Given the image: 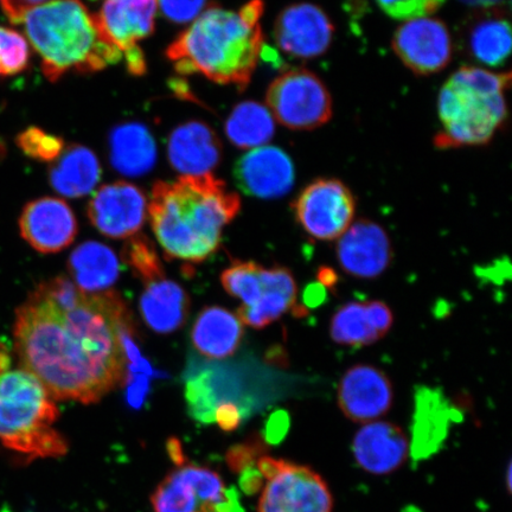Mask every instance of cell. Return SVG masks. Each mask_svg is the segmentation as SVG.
<instances>
[{
  "mask_svg": "<svg viewBox=\"0 0 512 512\" xmlns=\"http://www.w3.org/2000/svg\"><path fill=\"white\" fill-rule=\"evenodd\" d=\"M130 326L117 292L86 293L61 275L38 285L18 307L15 351L51 398L91 405L124 383Z\"/></svg>",
  "mask_w": 512,
  "mask_h": 512,
  "instance_id": "1",
  "label": "cell"
},
{
  "mask_svg": "<svg viewBox=\"0 0 512 512\" xmlns=\"http://www.w3.org/2000/svg\"><path fill=\"white\" fill-rule=\"evenodd\" d=\"M240 209L239 195L211 174L157 182L149 204L153 233L166 255L191 262L216 252Z\"/></svg>",
  "mask_w": 512,
  "mask_h": 512,
  "instance_id": "2",
  "label": "cell"
},
{
  "mask_svg": "<svg viewBox=\"0 0 512 512\" xmlns=\"http://www.w3.org/2000/svg\"><path fill=\"white\" fill-rule=\"evenodd\" d=\"M264 9L262 0H249L238 11L209 8L170 44L166 57L179 75L201 74L245 91L264 47Z\"/></svg>",
  "mask_w": 512,
  "mask_h": 512,
  "instance_id": "3",
  "label": "cell"
},
{
  "mask_svg": "<svg viewBox=\"0 0 512 512\" xmlns=\"http://www.w3.org/2000/svg\"><path fill=\"white\" fill-rule=\"evenodd\" d=\"M22 24L51 82L72 72H101L123 57L81 0H53L38 6L25 15Z\"/></svg>",
  "mask_w": 512,
  "mask_h": 512,
  "instance_id": "4",
  "label": "cell"
},
{
  "mask_svg": "<svg viewBox=\"0 0 512 512\" xmlns=\"http://www.w3.org/2000/svg\"><path fill=\"white\" fill-rule=\"evenodd\" d=\"M511 74L462 67L445 82L438 100L441 130L434 144L440 150L491 142L508 117L505 92Z\"/></svg>",
  "mask_w": 512,
  "mask_h": 512,
  "instance_id": "5",
  "label": "cell"
},
{
  "mask_svg": "<svg viewBox=\"0 0 512 512\" xmlns=\"http://www.w3.org/2000/svg\"><path fill=\"white\" fill-rule=\"evenodd\" d=\"M59 407L48 390L24 369H11L0 350V444L29 458L66 456L69 444L55 430Z\"/></svg>",
  "mask_w": 512,
  "mask_h": 512,
  "instance_id": "6",
  "label": "cell"
},
{
  "mask_svg": "<svg viewBox=\"0 0 512 512\" xmlns=\"http://www.w3.org/2000/svg\"><path fill=\"white\" fill-rule=\"evenodd\" d=\"M256 466L265 480L259 512H332L329 486L310 467L270 456L261 457Z\"/></svg>",
  "mask_w": 512,
  "mask_h": 512,
  "instance_id": "7",
  "label": "cell"
},
{
  "mask_svg": "<svg viewBox=\"0 0 512 512\" xmlns=\"http://www.w3.org/2000/svg\"><path fill=\"white\" fill-rule=\"evenodd\" d=\"M151 503L155 512H245L219 473L182 462L157 486Z\"/></svg>",
  "mask_w": 512,
  "mask_h": 512,
  "instance_id": "8",
  "label": "cell"
},
{
  "mask_svg": "<svg viewBox=\"0 0 512 512\" xmlns=\"http://www.w3.org/2000/svg\"><path fill=\"white\" fill-rule=\"evenodd\" d=\"M267 108L279 124L296 131H311L332 117V99L324 82L310 70H286L266 93Z\"/></svg>",
  "mask_w": 512,
  "mask_h": 512,
  "instance_id": "9",
  "label": "cell"
},
{
  "mask_svg": "<svg viewBox=\"0 0 512 512\" xmlns=\"http://www.w3.org/2000/svg\"><path fill=\"white\" fill-rule=\"evenodd\" d=\"M293 210L300 226L312 238L332 241L341 238L351 226L356 201L343 182L320 178L300 192Z\"/></svg>",
  "mask_w": 512,
  "mask_h": 512,
  "instance_id": "10",
  "label": "cell"
},
{
  "mask_svg": "<svg viewBox=\"0 0 512 512\" xmlns=\"http://www.w3.org/2000/svg\"><path fill=\"white\" fill-rule=\"evenodd\" d=\"M392 44L401 62L416 75L439 73L452 60V37L439 19L426 17L403 23Z\"/></svg>",
  "mask_w": 512,
  "mask_h": 512,
  "instance_id": "11",
  "label": "cell"
},
{
  "mask_svg": "<svg viewBox=\"0 0 512 512\" xmlns=\"http://www.w3.org/2000/svg\"><path fill=\"white\" fill-rule=\"evenodd\" d=\"M335 27L323 9L311 3H297L280 12L274 24V41L293 59L312 60L329 50Z\"/></svg>",
  "mask_w": 512,
  "mask_h": 512,
  "instance_id": "12",
  "label": "cell"
},
{
  "mask_svg": "<svg viewBox=\"0 0 512 512\" xmlns=\"http://www.w3.org/2000/svg\"><path fill=\"white\" fill-rule=\"evenodd\" d=\"M147 202L143 191L127 182L106 184L88 203V217L102 235L127 239L136 235L146 219Z\"/></svg>",
  "mask_w": 512,
  "mask_h": 512,
  "instance_id": "13",
  "label": "cell"
},
{
  "mask_svg": "<svg viewBox=\"0 0 512 512\" xmlns=\"http://www.w3.org/2000/svg\"><path fill=\"white\" fill-rule=\"evenodd\" d=\"M233 174L242 192L261 200L284 197L296 179L291 157L277 146L249 151L235 163Z\"/></svg>",
  "mask_w": 512,
  "mask_h": 512,
  "instance_id": "14",
  "label": "cell"
},
{
  "mask_svg": "<svg viewBox=\"0 0 512 512\" xmlns=\"http://www.w3.org/2000/svg\"><path fill=\"white\" fill-rule=\"evenodd\" d=\"M22 238L43 254L63 251L78 235L72 208L60 198L42 197L24 207L19 217Z\"/></svg>",
  "mask_w": 512,
  "mask_h": 512,
  "instance_id": "15",
  "label": "cell"
},
{
  "mask_svg": "<svg viewBox=\"0 0 512 512\" xmlns=\"http://www.w3.org/2000/svg\"><path fill=\"white\" fill-rule=\"evenodd\" d=\"M393 401L394 390L388 376L368 364L350 368L339 383L338 405L351 421H374L389 412Z\"/></svg>",
  "mask_w": 512,
  "mask_h": 512,
  "instance_id": "16",
  "label": "cell"
},
{
  "mask_svg": "<svg viewBox=\"0 0 512 512\" xmlns=\"http://www.w3.org/2000/svg\"><path fill=\"white\" fill-rule=\"evenodd\" d=\"M389 236L379 224L360 220L351 224L337 243V259L345 273L361 279H374L392 261Z\"/></svg>",
  "mask_w": 512,
  "mask_h": 512,
  "instance_id": "17",
  "label": "cell"
},
{
  "mask_svg": "<svg viewBox=\"0 0 512 512\" xmlns=\"http://www.w3.org/2000/svg\"><path fill=\"white\" fill-rule=\"evenodd\" d=\"M158 0H105L95 15L102 34L125 57L142 51L139 42L155 30Z\"/></svg>",
  "mask_w": 512,
  "mask_h": 512,
  "instance_id": "18",
  "label": "cell"
},
{
  "mask_svg": "<svg viewBox=\"0 0 512 512\" xmlns=\"http://www.w3.org/2000/svg\"><path fill=\"white\" fill-rule=\"evenodd\" d=\"M352 453L364 471L389 475L406 463L409 443L399 426L384 421L370 422L356 433Z\"/></svg>",
  "mask_w": 512,
  "mask_h": 512,
  "instance_id": "19",
  "label": "cell"
},
{
  "mask_svg": "<svg viewBox=\"0 0 512 512\" xmlns=\"http://www.w3.org/2000/svg\"><path fill=\"white\" fill-rule=\"evenodd\" d=\"M222 152L219 136L202 121L178 126L168 144L169 162L183 176L210 174L220 164Z\"/></svg>",
  "mask_w": 512,
  "mask_h": 512,
  "instance_id": "20",
  "label": "cell"
},
{
  "mask_svg": "<svg viewBox=\"0 0 512 512\" xmlns=\"http://www.w3.org/2000/svg\"><path fill=\"white\" fill-rule=\"evenodd\" d=\"M392 310L380 302H352L336 311L331 319L330 334L334 342L348 347L374 344L392 329Z\"/></svg>",
  "mask_w": 512,
  "mask_h": 512,
  "instance_id": "21",
  "label": "cell"
},
{
  "mask_svg": "<svg viewBox=\"0 0 512 512\" xmlns=\"http://www.w3.org/2000/svg\"><path fill=\"white\" fill-rule=\"evenodd\" d=\"M108 146L111 164L121 175L143 176L156 165L157 145L145 125L128 123L114 127Z\"/></svg>",
  "mask_w": 512,
  "mask_h": 512,
  "instance_id": "22",
  "label": "cell"
},
{
  "mask_svg": "<svg viewBox=\"0 0 512 512\" xmlns=\"http://www.w3.org/2000/svg\"><path fill=\"white\" fill-rule=\"evenodd\" d=\"M243 337L238 316L219 306L206 307L198 315L191 331V341L198 352L211 360H223L235 354Z\"/></svg>",
  "mask_w": 512,
  "mask_h": 512,
  "instance_id": "23",
  "label": "cell"
},
{
  "mask_svg": "<svg viewBox=\"0 0 512 512\" xmlns=\"http://www.w3.org/2000/svg\"><path fill=\"white\" fill-rule=\"evenodd\" d=\"M101 172L95 153L86 146L73 144L66 146L60 157L51 164L49 182L60 195L80 198L94 190Z\"/></svg>",
  "mask_w": 512,
  "mask_h": 512,
  "instance_id": "24",
  "label": "cell"
},
{
  "mask_svg": "<svg viewBox=\"0 0 512 512\" xmlns=\"http://www.w3.org/2000/svg\"><path fill=\"white\" fill-rule=\"evenodd\" d=\"M190 299L175 281L165 278L146 284L140 311L147 326L158 334H171L185 323Z\"/></svg>",
  "mask_w": 512,
  "mask_h": 512,
  "instance_id": "25",
  "label": "cell"
},
{
  "mask_svg": "<svg viewBox=\"0 0 512 512\" xmlns=\"http://www.w3.org/2000/svg\"><path fill=\"white\" fill-rule=\"evenodd\" d=\"M264 294L254 306H240L238 317L241 323L253 329H264L278 320L285 312L296 306L297 284L288 268L274 266L264 270Z\"/></svg>",
  "mask_w": 512,
  "mask_h": 512,
  "instance_id": "26",
  "label": "cell"
},
{
  "mask_svg": "<svg viewBox=\"0 0 512 512\" xmlns=\"http://www.w3.org/2000/svg\"><path fill=\"white\" fill-rule=\"evenodd\" d=\"M119 268L112 249L94 241L82 243L68 260L73 283L86 293H101L117 283Z\"/></svg>",
  "mask_w": 512,
  "mask_h": 512,
  "instance_id": "27",
  "label": "cell"
},
{
  "mask_svg": "<svg viewBox=\"0 0 512 512\" xmlns=\"http://www.w3.org/2000/svg\"><path fill=\"white\" fill-rule=\"evenodd\" d=\"M466 48L473 59L485 66H503L511 51L508 19L498 14L476 19L467 31Z\"/></svg>",
  "mask_w": 512,
  "mask_h": 512,
  "instance_id": "28",
  "label": "cell"
},
{
  "mask_svg": "<svg viewBox=\"0 0 512 512\" xmlns=\"http://www.w3.org/2000/svg\"><path fill=\"white\" fill-rule=\"evenodd\" d=\"M226 133L230 143L239 149H258L274 137L275 120L270 110L259 102H241L227 119Z\"/></svg>",
  "mask_w": 512,
  "mask_h": 512,
  "instance_id": "29",
  "label": "cell"
},
{
  "mask_svg": "<svg viewBox=\"0 0 512 512\" xmlns=\"http://www.w3.org/2000/svg\"><path fill=\"white\" fill-rule=\"evenodd\" d=\"M264 270L253 261H235L222 273L221 283L230 296L241 300V306L251 307L264 294Z\"/></svg>",
  "mask_w": 512,
  "mask_h": 512,
  "instance_id": "30",
  "label": "cell"
},
{
  "mask_svg": "<svg viewBox=\"0 0 512 512\" xmlns=\"http://www.w3.org/2000/svg\"><path fill=\"white\" fill-rule=\"evenodd\" d=\"M123 260L145 285L165 278L162 261L146 236H134L124 247Z\"/></svg>",
  "mask_w": 512,
  "mask_h": 512,
  "instance_id": "31",
  "label": "cell"
},
{
  "mask_svg": "<svg viewBox=\"0 0 512 512\" xmlns=\"http://www.w3.org/2000/svg\"><path fill=\"white\" fill-rule=\"evenodd\" d=\"M16 143L25 156L43 163H53L66 149V143L61 137L36 126L19 133Z\"/></svg>",
  "mask_w": 512,
  "mask_h": 512,
  "instance_id": "32",
  "label": "cell"
},
{
  "mask_svg": "<svg viewBox=\"0 0 512 512\" xmlns=\"http://www.w3.org/2000/svg\"><path fill=\"white\" fill-rule=\"evenodd\" d=\"M30 48L27 38L14 29L0 27V76H14L29 67Z\"/></svg>",
  "mask_w": 512,
  "mask_h": 512,
  "instance_id": "33",
  "label": "cell"
},
{
  "mask_svg": "<svg viewBox=\"0 0 512 512\" xmlns=\"http://www.w3.org/2000/svg\"><path fill=\"white\" fill-rule=\"evenodd\" d=\"M384 14L399 21H413L435 14L446 0H376Z\"/></svg>",
  "mask_w": 512,
  "mask_h": 512,
  "instance_id": "34",
  "label": "cell"
},
{
  "mask_svg": "<svg viewBox=\"0 0 512 512\" xmlns=\"http://www.w3.org/2000/svg\"><path fill=\"white\" fill-rule=\"evenodd\" d=\"M163 16L178 24L194 21L201 14L207 0H158Z\"/></svg>",
  "mask_w": 512,
  "mask_h": 512,
  "instance_id": "35",
  "label": "cell"
},
{
  "mask_svg": "<svg viewBox=\"0 0 512 512\" xmlns=\"http://www.w3.org/2000/svg\"><path fill=\"white\" fill-rule=\"evenodd\" d=\"M50 2L53 0H2V8L11 23L22 24L28 12Z\"/></svg>",
  "mask_w": 512,
  "mask_h": 512,
  "instance_id": "36",
  "label": "cell"
},
{
  "mask_svg": "<svg viewBox=\"0 0 512 512\" xmlns=\"http://www.w3.org/2000/svg\"><path fill=\"white\" fill-rule=\"evenodd\" d=\"M243 418L242 409L236 403H221L216 408L214 422H217L224 431H234L239 427Z\"/></svg>",
  "mask_w": 512,
  "mask_h": 512,
  "instance_id": "37",
  "label": "cell"
},
{
  "mask_svg": "<svg viewBox=\"0 0 512 512\" xmlns=\"http://www.w3.org/2000/svg\"><path fill=\"white\" fill-rule=\"evenodd\" d=\"M325 298V287L322 285H311L306 288L304 294L305 304L309 306H318L323 303Z\"/></svg>",
  "mask_w": 512,
  "mask_h": 512,
  "instance_id": "38",
  "label": "cell"
},
{
  "mask_svg": "<svg viewBox=\"0 0 512 512\" xmlns=\"http://www.w3.org/2000/svg\"><path fill=\"white\" fill-rule=\"evenodd\" d=\"M319 284L323 287H335L337 285V274L330 267H322L318 272Z\"/></svg>",
  "mask_w": 512,
  "mask_h": 512,
  "instance_id": "39",
  "label": "cell"
},
{
  "mask_svg": "<svg viewBox=\"0 0 512 512\" xmlns=\"http://www.w3.org/2000/svg\"><path fill=\"white\" fill-rule=\"evenodd\" d=\"M463 3L471 6H476V8H496V6L507 2V0H462Z\"/></svg>",
  "mask_w": 512,
  "mask_h": 512,
  "instance_id": "40",
  "label": "cell"
}]
</instances>
